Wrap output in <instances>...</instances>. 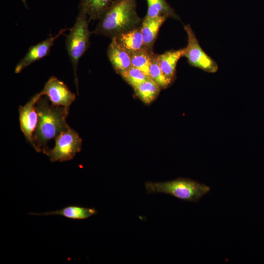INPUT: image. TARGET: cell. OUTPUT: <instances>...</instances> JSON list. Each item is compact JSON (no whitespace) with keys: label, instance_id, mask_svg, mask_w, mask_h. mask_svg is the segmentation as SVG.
Returning a JSON list of instances; mask_svg holds the SVG:
<instances>
[{"label":"cell","instance_id":"cell-12","mask_svg":"<svg viewBox=\"0 0 264 264\" xmlns=\"http://www.w3.org/2000/svg\"><path fill=\"white\" fill-rule=\"evenodd\" d=\"M183 48L167 51L161 54H157L160 67L164 75L173 82L176 78V68L180 58L183 57Z\"/></svg>","mask_w":264,"mask_h":264},{"label":"cell","instance_id":"cell-14","mask_svg":"<svg viewBox=\"0 0 264 264\" xmlns=\"http://www.w3.org/2000/svg\"><path fill=\"white\" fill-rule=\"evenodd\" d=\"M114 37L116 41L129 53L145 48L140 26L119 34Z\"/></svg>","mask_w":264,"mask_h":264},{"label":"cell","instance_id":"cell-9","mask_svg":"<svg viewBox=\"0 0 264 264\" xmlns=\"http://www.w3.org/2000/svg\"><path fill=\"white\" fill-rule=\"evenodd\" d=\"M66 30V29H62L55 36L50 35L46 39L29 47L24 57L17 64L15 73H19L32 63L48 55L55 41Z\"/></svg>","mask_w":264,"mask_h":264},{"label":"cell","instance_id":"cell-8","mask_svg":"<svg viewBox=\"0 0 264 264\" xmlns=\"http://www.w3.org/2000/svg\"><path fill=\"white\" fill-rule=\"evenodd\" d=\"M41 96L42 95L40 92L36 93L26 104L20 106L19 108L20 128L26 140L31 145L38 120L36 103Z\"/></svg>","mask_w":264,"mask_h":264},{"label":"cell","instance_id":"cell-1","mask_svg":"<svg viewBox=\"0 0 264 264\" xmlns=\"http://www.w3.org/2000/svg\"><path fill=\"white\" fill-rule=\"evenodd\" d=\"M69 108L52 105L46 96L39 98L36 103L38 120L31 145L36 152L44 153L48 142L69 127L66 121Z\"/></svg>","mask_w":264,"mask_h":264},{"label":"cell","instance_id":"cell-7","mask_svg":"<svg viewBox=\"0 0 264 264\" xmlns=\"http://www.w3.org/2000/svg\"><path fill=\"white\" fill-rule=\"evenodd\" d=\"M40 93L47 96L52 105L67 108H69L76 98L63 82L54 76L49 78Z\"/></svg>","mask_w":264,"mask_h":264},{"label":"cell","instance_id":"cell-2","mask_svg":"<svg viewBox=\"0 0 264 264\" xmlns=\"http://www.w3.org/2000/svg\"><path fill=\"white\" fill-rule=\"evenodd\" d=\"M136 0H116L104 14L94 31L111 38L140 26Z\"/></svg>","mask_w":264,"mask_h":264},{"label":"cell","instance_id":"cell-10","mask_svg":"<svg viewBox=\"0 0 264 264\" xmlns=\"http://www.w3.org/2000/svg\"><path fill=\"white\" fill-rule=\"evenodd\" d=\"M108 58L115 71L119 74L132 66L129 52L122 46L114 37L107 49Z\"/></svg>","mask_w":264,"mask_h":264},{"label":"cell","instance_id":"cell-18","mask_svg":"<svg viewBox=\"0 0 264 264\" xmlns=\"http://www.w3.org/2000/svg\"><path fill=\"white\" fill-rule=\"evenodd\" d=\"M129 53L132 66L139 69L149 76L150 66L154 52L143 48Z\"/></svg>","mask_w":264,"mask_h":264},{"label":"cell","instance_id":"cell-17","mask_svg":"<svg viewBox=\"0 0 264 264\" xmlns=\"http://www.w3.org/2000/svg\"><path fill=\"white\" fill-rule=\"evenodd\" d=\"M136 95L144 103L153 102L159 94L160 87L151 78L133 87Z\"/></svg>","mask_w":264,"mask_h":264},{"label":"cell","instance_id":"cell-16","mask_svg":"<svg viewBox=\"0 0 264 264\" xmlns=\"http://www.w3.org/2000/svg\"><path fill=\"white\" fill-rule=\"evenodd\" d=\"M148 10L146 16L155 18L166 17L179 20V17L166 0H146Z\"/></svg>","mask_w":264,"mask_h":264},{"label":"cell","instance_id":"cell-20","mask_svg":"<svg viewBox=\"0 0 264 264\" xmlns=\"http://www.w3.org/2000/svg\"><path fill=\"white\" fill-rule=\"evenodd\" d=\"M120 75L132 88L150 79V77L139 69L131 66Z\"/></svg>","mask_w":264,"mask_h":264},{"label":"cell","instance_id":"cell-5","mask_svg":"<svg viewBox=\"0 0 264 264\" xmlns=\"http://www.w3.org/2000/svg\"><path fill=\"white\" fill-rule=\"evenodd\" d=\"M55 145L43 153L51 162H63L72 159L81 150L82 140L78 133L70 127L55 138Z\"/></svg>","mask_w":264,"mask_h":264},{"label":"cell","instance_id":"cell-4","mask_svg":"<svg viewBox=\"0 0 264 264\" xmlns=\"http://www.w3.org/2000/svg\"><path fill=\"white\" fill-rule=\"evenodd\" d=\"M88 22L86 14L79 11L73 26L69 29V33L66 39V48L73 67L74 82L78 94V64L79 59L89 47V39L92 33L89 31Z\"/></svg>","mask_w":264,"mask_h":264},{"label":"cell","instance_id":"cell-6","mask_svg":"<svg viewBox=\"0 0 264 264\" xmlns=\"http://www.w3.org/2000/svg\"><path fill=\"white\" fill-rule=\"evenodd\" d=\"M184 29L187 36V44L183 48V57L189 64L208 73H215L218 70L216 61L201 48L190 24L185 25Z\"/></svg>","mask_w":264,"mask_h":264},{"label":"cell","instance_id":"cell-3","mask_svg":"<svg viewBox=\"0 0 264 264\" xmlns=\"http://www.w3.org/2000/svg\"><path fill=\"white\" fill-rule=\"evenodd\" d=\"M145 188L148 194H165L194 202L199 201L211 190L208 185L187 178H178L162 182H147L145 184Z\"/></svg>","mask_w":264,"mask_h":264},{"label":"cell","instance_id":"cell-21","mask_svg":"<svg viewBox=\"0 0 264 264\" xmlns=\"http://www.w3.org/2000/svg\"><path fill=\"white\" fill-rule=\"evenodd\" d=\"M22 0L23 2V3H24L25 7L26 8H27V3H26V0Z\"/></svg>","mask_w":264,"mask_h":264},{"label":"cell","instance_id":"cell-11","mask_svg":"<svg viewBox=\"0 0 264 264\" xmlns=\"http://www.w3.org/2000/svg\"><path fill=\"white\" fill-rule=\"evenodd\" d=\"M167 18L162 17L151 18L145 16L140 25L145 48L153 52V47L161 25Z\"/></svg>","mask_w":264,"mask_h":264},{"label":"cell","instance_id":"cell-19","mask_svg":"<svg viewBox=\"0 0 264 264\" xmlns=\"http://www.w3.org/2000/svg\"><path fill=\"white\" fill-rule=\"evenodd\" d=\"M149 76L161 88H166L172 81L167 78L162 72L157 59V54L154 53L149 68Z\"/></svg>","mask_w":264,"mask_h":264},{"label":"cell","instance_id":"cell-15","mask_svg":"<svg viewBox=\"0 0 264 264\" xmlns=\"http://www.w3.org/2000/svg\"><path fill=\"white\" fill-rule=\"evenodd\" d=\"M97 213L94 208L70 205L61 209L44 213H30L33 215H60L72 220H84Z\"/></svg>","mask_w":264,"mask_h":264},{"label":"cell","instance_id":"cell-13","mask_svg":"<svg viewBox=\"0 0 264 264\" xmlns=\"http://www.w3.org/2000/svg\"><path fill=\"white\" fill-rule=\"evenodd\" d=\"M116 0H80L79 11L86 14L88 21L99 20Z\"/></svg>","mask_w":264,"mask_h":264}]
</instances>
